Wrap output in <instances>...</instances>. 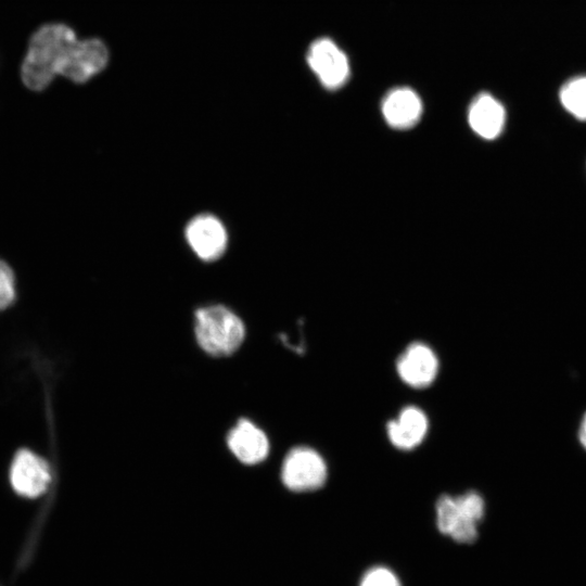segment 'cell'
<instances>
[{
	"label": "cell",
	"instance_id": "obj_1",
	"mask_svg": "<svg viewBox=\"0 0 586 586\" xmlns=\"http://www.w3.org/2000/svg\"><path fill=\"white\" fill-rule=\"evenodd\" d=\"M75 30L61 22L48 23L31 35L21 65V78L33 91L48 88L67 49L77 40Z\"/></svg>",
	"mask_w": 586,
	"mask_h": 586
},
{
	"label": "cell",
	"instance_id": "obj_2",
	"mask_svg": "<svg viewBox=\"0 0 586 586\" xmlns=\"http://www.w3.org/2000/svg\"><path fill=\"white\" fill-rule=\"evenodd\" d=\"M194 333L206 354L222 357L239 349L245 337V327L234 311L216 304L195 310Z\"/></svg>",
	"mask_w": 586,
	"mask_h": 586
},
{
	"label": "cell",
	"instance_id": "obj_3",
	"mask_svg": "<svg viewBox=\"0 0 586 586\" xmlns=\"http://www.w3.org/2000/svg\"><path fill=\"white\" fill-rule=\"evenodd\" d=\"M438 531L457 543L471 544L479 536L477 525L485 514V501L475 491L458 496L441 495L435 504Z\"/></svg>",
	"mask_w": 586,
	"mask_h": 586
},
{
	"label": "cell",
	"instance_id": "obj_4",
	"mask_svg": "<svg viewBox=\"0 0 586 586\" xmlns=\"http://www.w3.org/2000/svg\"><path fill=\"white\" fill-rule=\"evenodd\" d=\"M327 476V464L321 455L306 446L291 449L281 468L284 486L296 493L313 492L322 487Z\"/></svg>",
	"mask_w": 586,
	"mask_h": 586
},
{
	"label": "cell",
	"instance_id": "obj_5",
	"mask_svg": "<svg viewBox=\"0 0 586 586\" xmlns=\"http://www.w3.org/2000/svg\"><path fill=\"white\" fill-rule=\"evenodd\" d=\"M306 62L319 82L328 90L345 86L351 76L346 53L330 38L321 37L308 47Z\"/></svg>",
	"mask_w": 586,
	"mask_h": 586
},
{
	"label": "cell",
	"instance_id": "obj_6",
	"mask_svg": "<svg viewBox=\"0 0 586 586\" xmlns=\"http://www.w3.org/2000/svg\"><path fill=\"white\" fill-rule=\"evenodd\" d=\"M110 53L99 38L77 39L65 52L59 75L75 84H84L100 74L107 65Z\"/></svg>",
	"mask_w": 586,
	"mask_h": 586
},
{
	"label": "cell",
	"instance_id": "obj_7",
	"mask_svg": "<svg viewBox=\"0 0 586 586\" xmlns=\"http://www.w3.org/2000/svg\"><path fill=\"white\" fill-rule=\"evenodd\" d=\"M184 237L194 254L204 262L218 259L228 244L224 224L211 214L193 217L184 229Z\"/></svg>",
	"mask_w": 586,
	"mask_h": 586
},
{
	"label": "cell",
	"instance_id": "obj_8",
	"mask_svg": "<svg viewBox=\"0 0 586 586\" xmlns=\"http://www.w3.org/2000/svg\"><path fill=\"white\" fill-rule=\"evenodd\" d=\"M10 482L13 489L26 498L42 495L51 482L50 467L35 453L20 450L11 464Z\"/></svg>",
	"mask_w": 586,
	"mask_h": 586
},
{
	"label": "cell",
	"instance_id": "obj_9",
	"mask_svg": "<svg viewBox=\"0 0 586 586\" xmlns=\"http://www.w3.org/2000/svg\"><path fill=\"white\" fill-rule=\"evenodd\" d=\"M396 370L403 382L421 390L431 385L438 372V359L424 343L413 342L398 356Z\"/></svg>",
	"mask_w": 586,
	"mask_h": 586
},
{
	"label": "cell",
	"instance_id": "obj_10",
	"mask_svg": "<svg viewBox=\"0 0 586 586\" xmlns=\"http://www.w3.org/2000/svg\"><path fill=\"white\" fill-rule=\"evenodd\" d=\"M381 111L385 122L395 129H408L415 126L423 112L418 93L409 87L391 89L383 98Z\"/></svg>",
	"mask_w": 586,
	"mask_h": 586
},
{
	"label": "cell",
	"instance_id": "obj_11",
	"mask_svg": "<svg viewBox=\"0 0 586 586\" xmlns=\"http://www.w3.org/2000/svg\"><path fill=\"white\" fill-rule=\"evenodd\" d=\"M227 445L238 460L255 464L268 456L266 434L247 419H240L227 435Z\"/></svg>",
	"mask_w": 586,
	"mask_h": 586
},
{
	"label": "cell",
	"instance_id": "obj_12",
	"mask_svg": "<svg viewBox=\"0 0 586 586\" xmlns=\"http://www.w3.org/2000/svg\"><path fill=\"white\" fill-rule=\"evenodd\" d=\"M429 428L428 417L416 406L400 410L397 419L386 424V433L393 446L400 450H411L421 444Z\"/></svg>",
	"mask_w": 586,
	"mask_h": 586
},
{
	"label": "cell",
	"instance_id": "obj_13",
	"mask_svg": "<svg viewBox=\"0 0 586 586\" xmlns=\"http://www.w3.org/2000/svg\"><path fill=\"white\" fill-rule=\"evenodd\" d=\"M468 122L471 129L483 139L497 138L505 126L504 105L492 94L482 92L470 103Z\"/></svg>",
	"mask_w": 586,
	"mask_h": 586
},
{
	"label": "cell",
	"instance_id": "obj_14",
	"mask_svg": "<svg viewBox=\"0 0 586 586\" xmlns=\"http://www.w3.org/2000/svg\"><path fill=\"white\" fill-rule=\"evenodd\" d=\"M560 101L574 117L586 120V77L568 81L560 91Z\"/></svg>",
	"mask_w": 586,
	"mask_h": 586
},
{
	"label": "cell",
	"instance_id": "obj_15",
	"mask_svg": "<svg viewBox=\"0 0 586 586\" xmlns=\"http://www.w3.org/2000/svg\"><path fill=\"white\" fill-rule=\"evenodd\" d=\"M16 300V280L12 268L0 259V311L7 309Z\"/></svg>",
	"mask_w": 586,
	"mask_h": 586
},
{
	"label": "cell",
	"instance_id": "obj_16",
	"mask_svg": "<svg viewBox=\"0 0 586 586\" xmlns=\"http://www.w3.org/2000/svg\"><path fill=\"white\" fill-rule=\"evenodd\" d=\"M359 586H402V583L390 568L375 565L364 573Z\"/></svg>",
	"mask_w": 586,
	"mask_h": 586
},
{
	"label": "cell",
	"instance_id": "obj_17",
	"mask_svg": "<svg viewBox=\"0 0 586 586\" xmlns=\"http://www.w3.org/2000/svg\"><path fill=\"white\" fill-rule=\"evenodd\" d=\"M578 437H579L581 444L586 449V413L584 415L583 420L581 422Z\"/></svg>",
	"mask_w": 586,
	"mask_h": 586
}]
</instances>
